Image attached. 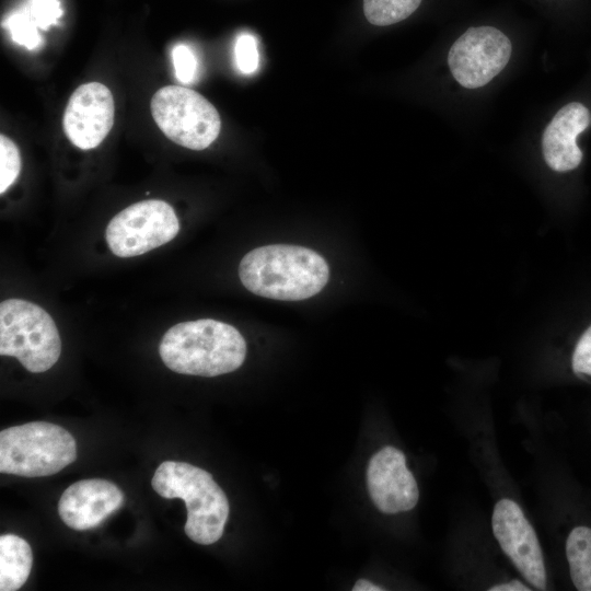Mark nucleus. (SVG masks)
I'll use <instances>...</instances> for the list:
<instances>
[{
  "label": "nucleus",
  "mask_w": 591,
  "mask_h": 591,
  "mask_svg": "<svg viewBox=\"0 0 591 591\" xmlns=\"http://www.w3.org/2000/svg\"><path fill=\"white\" fill-rule=\"evenodd\" d=\"M159 352L164 364L174 372L217 376L242 366L246 343L232 325L202 318L172 326L163 335Z\"/></svg>",
  "instance_id": "f03ea898"
},
{
  "label": "nucleus",
  "mask_w": 591,
  "mask_h": 591,
  "mask_svg": "<svg viewBox=\"0 0 591 591\" xmlns=\"http://www.w3.org/2000/svg\"><path fill=\"white\" fill-rule=\"evenodd\" d=\"M243 286L252 293L280 301H301L318 293L329 269L315 251L289 244L265 245L250 251L239 265Z\"/></svg>",
  "instance_id": "f257e3e1"
},
{
  "label": "nucleus",
  "mask_w": 591,
  "mask_h": 591,
  "mask_svg": "<svg viewBox=\"0 0 591 591\" xmlns=\"http://www.w3.org/2000/svg\"><path fill=\"white\" fill-rule=\"evenodd\" d=\"M38 28L47 30L62 15L59 0H28L24 8Z\"/></svg>",
  "instance_id": "6ab92c4d"
},
{
  "label": "nucleus",
  "mask_w": 591,
  "mask_h": 591,
  "mask_svg": "<svg viewBox=\"0 0 591 591\" xmlns=\"http://www.w3.org/2000/svg\"><path fill=\"white\" fill-rule=\"evenodd\" d=\"M114 99L109 89L100 82L80 85L71 94L63 114V131L78 148L97 147L114 124Z\"/></svg>",
  "instance_id": "9d476101"
},
{
  "label": "nucleus",
  "mask_w": 591,
  "mask_h": 591,
  "mask_svg": "<svg viewBox=\"0 0 591 591\" xmlns=\"http://www.w3.org/2000/svg\"><path fill=\"white\" fill-rule=\"evenodd\" d=\"M488 590L489 591H530L531 589L528 588L521 581L514 579L509 582L495 584L494 587L488 588Z\"/></svg>",
  "instance_id": "5701e85b"
},
{
  "label": "nucleus",
  "mask_w": 591,
  "mask_h": 591,
  "mask_svg": "<svg viewBox=\"0 0 591 591\" xmlns=\"http://www.w3.org/2000/svg\"><path fill=\"white\" fill-rule=\"evenodd\" d=\"M12 39L27 49H34L40 44L38 26L25 9L12 13L4 22Z\"/></svg>",
  "instance_id": "f3484780"
},
{
  "label": "nucleus",
  "mask_w": 591,
  "mask_h": 591,
  "mask_svg": "<svg viewBox=\"0 0 591 591\" xmlns=\"http://www.w3.org/2000/svg\"><path fill=\"white\" fill-rule=\"evenodd\" d=\"M385 588L374 584L367 579H359L352 587V591H383Z\"/></svg>",
  "instance_id": "b1692460"
},
{
  "label": "nucleus",
  "mask_w": 591,
  "mask_h": 591,
  "mask_svg": "<svg viewBox=\"0 0 591 591\" xmlns=\"http://www.w3.org/2000/svg\"><path fill=\"white\" fill-rule=\"evenodd\" d=\"M33 565L30 544L15 534L0 536V590H19L27 580Z\"/></svg>",
  "instance_id": "4468645a"
},
{
  "label": "nucleus",
  "mask_w": 591,
  "mask_h": 591,
  "mask_svg": "<svg viewBox=\"0 0 591 591\" xmlns=\"http://www.w3.org/2000/svg\"><path fill=\"white\" fill-rule=\"evenodd\" d=\"M237 68L245 74L256 71L259 62L256 39L250 34L239 36L234 47Z\"/></svg>",
  "instance_id": "aec40b11"
},
{
  "label": "nucleus",
  "mask_w": 591,
  "mask_h": 591,
  "mask_svg": "<svg viewBox=\"0 0 591 591\" xmlns=\"http://www.w3.org/2000/svg\"><path fill=\"white\" fill-rule=\"evenodd\" d=\"M21 171V155L16 144L7 136H0V193L3 194Z\"/></svg>",
  "instance_id": "a211bd4d"
},
{
  "label": "nucleus",
  "mask_w": 591,
  "mask_h": 591,
  "mask_svg": "<svg viewBox=\"0 0 591 591\" xmlns=\"http://www.w3.org/2000/svg\"><path fill=\"white\" fill-rule=\"evenodd\" d=\"M421 0H363L366 19L373 25L387 26L412 15Z\"/></svg>",
  "instance_id": "dca6fc26"
},
{
  "label": "nucleus",
  "mask_w": 591,
  "mask_h": 591,
  "mask_svg": "<svg viewBox=\"0 0 591 591\" xmlns=\"http://www.w3.org/2000/svg\"><path fill=\"white\" fill-rule=\"evenodd\" d=\"M571 363L575 373L591 376V326L578 340Z\"/></svg>",
  "instance_id": "4be33fe9"
},
{
  "label": "nucleus",
  "mask_w": 591,
  "mask_h": 591,
  "mask_svg": "<svg viewBox=\"0 0 591 591\" xmlns=\"http://www.w3.org/2000/svg\"><path fill=\"white\" fill-rule=\"evenodd\" d=\"M175 74L182 83H190L197 69L196 58L189 47L177 45L172 50Z\"/></svg>",
  "instance_id": "412c9836"
},
{
  "label": "nucleus",
  "mask_w": 591,
  "mask_h": 591,
  "mask_svg": "<svg viewBox=\"0 0 591 591\" xmlns=\"http://www.w3.org/2000/svg\"><path fill=\"white\" fill-rule=\"evenodd\" d=\"M77 459V443L65 428L31 421L0 432V472L23 477L54 475Z\"/></svg>",
  "instance_id": "20e7f679"
},
{
  "label": "nucleus",
  "mask_w": 591,
  "mask_h": 591,
  "mask_svg": "<svg viewBox=\"0 0 591 591\" xmlns=\"http://www.w3.org/2000/svg\"><path fill=\"white\" fill-rule=\"evenodd\" d=\"M124 503V494L114 483L101 478L83 479L70 485L58 502L63 523L77 531L100 525Z\"/></svg>",
  "instance_id": "ddd939ff"
},
{
  "label": "nucleus",
  "mask_w": 591,
  "mask_h": 591,
  "mask_svg": "<svg viewBox=\"0 0 591 591\" xmlns=\"http://www.w3.org/2000/svg\"><path fill=\"white\" fill-rule=\"evenodd\" d=\"M61 354V339L51 316L23 299L0 304V355L15 357L30 372L50 369Z\"/></svg>",
  "instance_id": "39448f33"
},
{
  "label": "nucleus",
  "mask_w": 591,
  "mask_h": 591,
  "mask_svg": "<svg viewBox=\"0 0 591 591\" xmlns=\"http://www.w3.org/2000/svg\"><path fill=\"white\" fill-rule=\"evenodd\" d=\"M570 577L579 591H591V528L576 526L566 542Z\"/></svg>",
  "instance_id": "2eb2a0df"
},
{
  "label": "nucleus",
  "mask_w": 591,
  "mask_h": 591,
  "mask_svg": "<svg viewBox=\"0 0 591 591\" xmlns=\"http://www.w3.org/2000/svg\"><path fill=\"white\" fill-rule=\"evenodd\" d=\"M367 486L375 507L386 514L409 511L419 499L417 482L406 466L404 453L392 445L370 459Z\"/></svg>",
  "instance_id": "9b49d317"
},
{
  "label": "nucleus",
  "mask_w": 591,
  "mask_h": 591,
  "mask_svg": "<svg viewBox=\"0 0 591 591\" xmlns=\"http://www.w3.org/2000/svg\"><path fill=\"white\" fill-rule=\"evenodd\" d=\"M151 114L169 139L192 150L209 147L221 129L216 107L201 94L178 85H167L155 92Z\"/></svg>",
  "instance_id": "423d86ee"
},
{
  "label": "nucleus",
  "mask_w": 591,
  "mask_h": 591,
  "mask_svg": "<svg viewBox=\"0 0 591 591\" xmlns=\"http://www.w3.org/2000/svg\"><path fill=\"white\" fill-rule=\"evenodd\" d=\"M151 485L163 498L185 501V533L193 542L210 545L220 540L230 506L209 472L189 463L165 461L155 470Z\"/></svg>",
  "instance_id": "7ed1b4c3"
},
{
  "label": "nucleus",
  "mask_w": 591,
  "mask_h": 591,
  "mask_svg": "<svg viewBox=\"0 0 591 591\" xmlns=\"http://www.w3.org/2000/svg\"><path fill=\"white\" fill-rule=\"evenodd\" d=\"M511 53V42L500 30L470 27L451 46L448 66L463 88L478 89L503 70Z\"/></svg>",
  "instance_id": "6e6552de"
},
{
  "label": "nucleus",
  "mask_w": 591,
  "mask_h": 591,
  "mask_svg": "<svg viewBox=\"0 0 591 591\" xmlns=\"http://www.w3.org/2000/svg\"><path fill=\"white\" fill-rule=\"evenodd\" d=\"M591 127V109L582 101H570L561 106L542 137L546 164L555 172L566 173L579 167L583 152L579 137Z\"/></svg>",
  "instance_id": "f8f14e48"
},
{
  "label": "nucleus",
  "mask_w": 591,
  "mask_h": 591,
  "mask_svg": "<svg viewBox=\"0 0 591 591\" xmlns=\"http://www.w3.org/2000/svg\"><path fill=\"white\" fill-rule=\"evenodd\" d=\"M179 231L174 209L160 199H148L128 206L108 223L107 245L118 257H134L162 246Z\"/></svg>",
  "instance_id": "0eeeda50"
},
{
  "label": "nucleus",
  "mask_w": 591,
  "mask_h": 591,
  "mask_svg": "<svg viewBox=\"0 0 591 591\" xmlns=\"http://www.w3.org/2000/svg\"><path fill=\"white\" fill-rule=\"evenodd\" d=\"M491 526L502 552L526 581L537 590L546 589V569L542 548L520 506L503 498L494 508Z\"/></svg>",
  "instance_id": "1a4fd4ad"
}]
</instances>
